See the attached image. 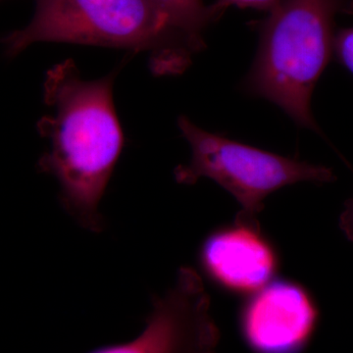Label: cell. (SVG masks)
Instances as JSON below:
<instances>
[{
  "mask_svg": "<svg viewBox=\"0 0 353 353\" xmlns=\"http://www.w3.org/2000/svg\"><path fill=\"white\" fill-rule=\"evenodd\" d=\"M116 75L85 81L73 60L55 64L43 83L48 113L37 124L48 143L39 170L57 179L65 210L94 233L103 229L99 203L124 145L113 101Z\"/></svg>",
  "mask_w": 353,
  "mask_h": 353,
  "instance_id": "1",
  "label": "cell"
},
{
  "mask_svg": "<svg viewBox=\"0 0 353 353\" xmlns=\"http://www.w3.org/2000/svg\"><path fill=\"white\" fill-rule=\"evenodd\" d=\"M339 14L353 15V0H281L264 19L250 23L259 48L241 90L276 104L297 126L321 134L311 99L334 55Z\"/></svg>",
  "mask_w": 353,
  "mask_h": 353,
  "instance_id": "2",
  "label": "cell"
},
{
  "mask_svg": "<svg viewBox=\"0 0 353 353\" xmlns=\"http://www.w3.org/2000/svg\"><path fill=\"white\" fill-rule=\"evenodd\" d=\"M41 41L146 51L157 76L181 75L199 53L154 0H36L30 24L3 39L6 57Z\"/></svg>",
  "mask_w": 353,
  "mask_h": 353,
  "instance_id": "3",
  "label": "cell"
},
{
  "mask_svg": "<svg viewBox=\"0 0 353 353\" xmlns=\"http://www.w3.org/2000/svg\"><path fill=\"white\" fill-rule=\"evenodd\" d=\"M178 127L189 143L192 157L189 163L174 170L176 182L194 185L201 178L214 181L241 206L234 220L238 226L260 232L259 215L265 199L285 185L336 180L328 167L265 152L204 131L187 116L178 118Z\"/></svg>",
  "mask_w": 353,
  "mask_h": 353,
  "instance_id": "4",
  "label": "cell"
},
{
  "mask_svg": "<svg viewBox=\"0 0 353 353\" xmlns=\"http://www.w3.org/2000/svg\"><path fill=\"white\" fill-rule=\"evenodd\" d=\"M152 303L145 327L136 339L90 353H217L220 331L194 269L182 267L173 287L153 296Z\"/></svg>",
  "mask_w": 353,
  "mask_h": 353,
  "instance_id": "5",
  "label": "cell"
},
{
  "mask_svg": "<svg viewBox=\"0 0 353 353\" xmlns=\"http://www.w3.org/2000/svg\"><path fill=\"white\" fill-rule=\"evenodd\" d=\"M318 312L299 285L274 282L257 290L241 315V331L254 353H301L317 325Z\"/></svg>",
  "mask_w": 353,
  "mask_h": 353,
  "instance_id": "6",
  "label": "cell"
},
{
  "mask_svg": "<svg viewBox=\"0 0 353 353\" xmlns=\"http://www.w3.org/2000/svg\"><path fill=\"white\" fill-rule=\"evenodd\" d=\"M204 271L218 285L234 292H253L268 284L276 257L260 232L238 226L218 230L201 246Z\"/></svg>",
  "mask_w": 353,
  "mask_h": 353,
  "instance_id": "7",
  "label": "cell"
},
{
  "mask_svg": "<svg viewBox=\"0 0 353 353\" xmlns=\"http://www.w3.org/2000/svg\"><path fill=\"white\" fill-rule=\"evenodd\" d=\"M170 17L183 36L194 44L199 52L206 48L203 34L209 25L217 22L212 6H205L202 0H154Z\"/></svg>",
  "mask_w": 353,
  "mask_h": 353,
  "instance_id": "8",
  "label": "cell"
},
{
  "mask_svg": "<svg viewBox=\"0 0 353 353\" xmlns=\"http://www.w3.org/2000/svg\"><path fill=\"white\" fill-rule=\"evenodd\" d=\"M334 55L353 75V27L341 29L336 32Z\"/></svg>",
  "mask_w": 353,
  "mask_h": 353,
  "instance_id": "9",
  "label": "cell"
},
{
  "mask_svg": "<svg viewBox=\"0 0 353 353\" xmlns=\"http://www.w3.org/2000/svg\"><path fill=\"white\" fill-rule=\"evenodd\" d=\"M280 1L281 0H216L211 6L219 20L224 15L225 11L231 6L256 9L269 13L277 7Z\"/></svg>",
  "mask_w": 353,
  "mask_h": 353,
  "instance_id": "10",
  "label": "cell"
},
{
  "mask_svg": "<svg viewBox=\"0 0 353 353\" xmlns=\"http://www.w3.org/2000/svg\"><path fill=\"white\" fill-rule=\"evenodd\" d=\"M340 228L348 240L353 241V199L345 202L340 217Z\"/></svg>",
  "mask_w": 353,
  "mask_h": 353,
  "instance_id": "11",
  "label": "cell"
}]
</instances>
